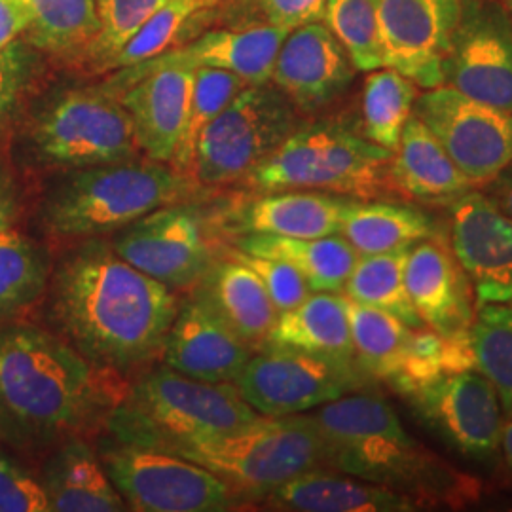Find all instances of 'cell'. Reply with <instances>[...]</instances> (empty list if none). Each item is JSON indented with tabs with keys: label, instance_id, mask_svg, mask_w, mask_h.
Returning a JSON list of instances; mask_svg holds the SVG:
<instances>
[{
	"label": "cell",
	"instance_id": "obj_1",
	"mask_svg": "<svg viewBox=\"0 0 512 512\" xmlns=\"http://www.w3.org/2000/svg\"><path fill=\"white\" fill-rule=\"evenodd\" d=\"M48 293L59 336L93 365L122 376L162 353L179 310L171 287L133 268L101 238L82 239L61 256Z\"/></svg>",
	"mask_w": 512,
	"mask_h": 512
},
{
	"label": "cell",
	"instance_id": "obj_2",
	"mask_svg": "<svg viewBox=\"0 0 512 512\" xmlns=\"http://www.w3.org/2000/svg\"><path fill=\"white\" fill-rule=\"evenodd\" d=\"M122 374L33 325L0 329V437L46 448L84 437L124 399Z\"/></svg>",
	"mask_w": 512,
	"mask_h": 512
},
{
	"label": "cell",
	"instance_id": "obj_3",
	"mask_svg": "<svg viewBox=\"0 0 512 512\" xmlns=\"http://www.w3.org/2000/svg\"><path fill=\"white\" fill-rule=\"evenodd\" d=\"M325 467L410 495L427 507H465L482 484L414 439L382 395L355 391L315 408Z\"/></svg>",
	"mask_w": 512,
	"mask_h": 512
},
{
	"label": "cell",
	"instance_id": "obj_4",
	"mask_svg": "<svg viewBox=\"0 0 512 512\" xmlns=\"http://www.w3.org/2000/svg\"><path fill=\"white\" fill-rule=\"evenodd\" d=\"M236 384H211L169 366L143 374L110 412L114 439L177 454L186 446L217 439L258 420Z\"/></svg>",
	"mask_w": 512,
	"mask_h": 512
},
{
	"label": "cell",
	"instance_id": "obj_5",
	"mask_svg": "<svg viewBox=\"0 0 512 512\" xmlns=\"http://www.w3.org/2000/svg\"><path fill=\"white\" fill-rule=\"evenodd\" d=\"M192 192L190 175L150 158L82 167L50 188L42 222L55 238H103Z\"/></svg>",
	"mask_w": 512,
	"mask_h": 512
},
{
	"label": "cell",
	"instance_id": "obj_6",
	"mask_svg": "<svg viewBox=\"0 0 512 512\" xmlns=\"http://www.w3.org/2000/svg\"><path fill=\"white\" fill-rule=\"evenodd\" d=\"M391 150L368 141L349 120L300 124L241 179L251 190H321L357 200L401 198L391 177Z\"/></svg>",
	"mask_w": 512,
	"mask_h": 512
},
{
	"label": "cell",
	"instance_id": "obj_7",
	"mask_svg": "<svg viewBox=\"0 0 512 512\" xmlns=\"http://www.w3.org/2000/svg\"><path fill=\"white\" fill-rule=\"evenodd\" d=\"M27 156L73 171L139 158L131 118L103 84H61L37 93L19 120Z\"/></svg>",
	"mask_w": 512,
	"mask_h": 512
},
{
	"label": "cell",
	"instance_id": "obj_8",
	"mask_svg": "<svg viewBox=\"0 0 512 512\" xmlns=\"http://www.w3.org/2000/svg\"><path fill=\"white\" fill-rule=\"evenodd\" d=\"M177 456L196 461L236 495L262 501L285 482L325 467L323 442L311 416H260L238 431L186 446Z\"/></svg>",
	"mask_w": 512,
	"mask_h": 512
},
{
	"label": "cell",
	"instance_id": "obj_9",
	"mask_svg": "<svg viewBox=\"0 0 512 512\" xmlns=\"http://www.w3.org/2000/svg\"><path fill=\"white\" fill-rule=\"evenodd\" d=\"M298 126L300 112L275 84H251L203 131L192 177L202 186L241 181Z\"/></svg>",
	"mask_w": 512,
	"mask_h": 512
},
{
	"label": "cell",
	"instance_id": "obj_10",
	"mask_svg": "<svg viewBox=\"0 0 512 512\" xmlns=\"http://www.w3.org/2000/svg\"><path fill=\"white\" fill-rule=\"evenodd\" d=\"M99 459L129 511L222 512L238 503L219 476L171 452L114 439Z\"/></svg>",
	"mask_w": 512,
	"mask_h": 512
},
{
	"label": "cell",
	"instance_id": "obj_11",
	"mask_svg": "<svg viewBox=\"0 0 512 512\" xmlns=\"http://www.w3.org/2000/svg\"><path fill=\"white\" fill-rule=\"evenodd\" d=\"M372 380L353 361L285 346H262L236 380L241 397L262 416H293L315 410Z\"/></svg>",
	"mask_w": 512,
	"mask_h": 512
},
{
	"label": "cell",
	"instance_id": "obj_12",
	"mask_svg": "<svg viewBox=\"0 0 512 512\" xmlns=\"http://www.w3.org/2000/svg\"><path fill=\"white\" fill-rule=\"evenodd\" d=\"M414 114L437 137L473 186L488 184L512 164V114L442 84L421 93Z\"/></svg>",
	"mask_w": 512,
	"mask_h": 512
},
{
	"label": "cell",
	"instance_id": "obj_13",
	"mask_svg": "<svg viewBox=\"0 0 512 512\" xmlns=\"http://www.w3.org/2000/svg\"><path fill=\"white\" fill-rule=\"evenodd\" d=\"M404 399L459 456L484 463L499 452L505 412L497 389L482 372L444 376Z\"/></svg>",
	"mask_w": 512,
	"mask_h": 512
},
{
	"label": "cell",
	"instance_id": "obj_14",
	"mask_svg": "<svg viewBox=\"0 0 512 512\" xmlns=\"http://www.w3.org/2000/svg\"><path fill=\"white\" fill-rule=\"evenodd\" d=\"M444 84L512 114V21L497 0H465Z\"/></svg>",
	"mask_w": 512,
	"mask_h": 512
},
{
	"label": "cell",
	"instance_id": "obj_15",
	"mask_svg": "<svg viewBox=\"0 0 512 512\" xmlns=\"http://www.w3.org/2000/svg\"><path fill=\"white\" fill-rule=\"evenodd\" d=\"M110 245L133 268L173 291L196 287L215 264L200 217L177 203L118 230Z\"/></svg>",
	"mask_w": 512,
	"mask_h": 512
},
{
	"label": "cell",
	"instance_id": "obj_16",
	"mask_svg": "<svg viewBox=\"0 0 512 512\" xmlns=\"http://www.w3.org/2000/svg\"><path fill=\"white\" fill-rule=\"evenodd\" d=\"M287 35V31L264 21L203 31L183 46L114 71L103 82V88L116 95L139 78L167 67H211L238 74L247 84H268L272 82L275 57Z\"/></svg>",
	"mask_w": 512,
	"mask_h": 512
},
{
	"label": "cell",
	"instance_id": "obj_17",
	"mask_svg": "<svg viewBox=\"0 0 512 512\" xmlns=\"http://www.w3.org/2000/svg\"><path fill=\"white\" fill-rule=\"evenodd\" d=\"M465 0H380L384 67L423 90L444 84V63Z\"/></svg>",
	"mask_w": 512,
	"mask_h": 512
},
{
	"label": "cell",
	"instance_id": "obj_18",
	"mask_svg": "<svg viewBox=\"0 0 512 512\" xmlns=\"http://www.w3.org/2000/svg\"><path fill=\"white\" fill-rule=\"evenodd\" d=\"M450 249L471 279L476 306L512 302V219L486 194L448 203Z\"/></svg>",
	"mask_w": 512,
	"mask_h": 512
},
{
	"label": "cell",
	"instance_id": "obj_19",
	"mask_svg": "<svg viewBox=\"0 0 512 512\" xmlns=\"http://www.w3.org/2000/svg\"><path fill=\"white\" fill-rule=\"evenodd\" d=\"M355 65L323 21L291 31L275 57L272 84L298 112L315 114L348 92Z\"/></svg>",
	"mask_w": 512,
	"mask_h": 512
},
{
	"label": "cell",
	"instance_id": "obj_20",
	"mask_svg": "<svg viewBox=\"0 0 512 512\" xmlns=\"http://www.w3.org/2000/svg\"><path fill=\"white\" fill-rule=\"evenodd\" d=\"M162 353L164 365L183 376L211 384H236L255 349L194 294L179 306Z\"/></svg>",
	"mask_w": 512,
	"mask_h": 512
},
{
	"label": "cell",
	"instance_id": "obj_21",
	"mask_svg": "<svg viewBox=\"0 0 512 512\" xmlns=\"http://www.w3.org/2000/svg\"><path fill=\"white\" fill-rule=\"evenodd\" d=\"M404 283L425 327L444 336L473 330L476 298L471 279L439 236L410 247Z\"/></svg>",
	"mask_w": 512,
	"mask_h": 512
},
{
	"label": "cell",
	"instance_id": "obj_22",
	"mask_svg": "<svg viewBox=\"0 0 512 512\" xmlns=\"http://www.w3.org/2000/svg\"><path fill=\"white\" fill-rule=\"evenodd\" d=\"M196 69L167 67L147 74L116 93L131 118L141 152L171 164L183 137Z\"/></svg>",
	"mask_w": 512,
	"mask_h": 512
},
{
	"label": "cell",
	"instance_id": "obj_23",
	"mask_svg": "<svg viewBox=\"0 0 512 512\" xmlns=\"http://www.w3.org/2000/svg\"><path fill=\"white\" fill-rule=\"evenodd\" d=\"M262 501L268 509L293 512H416L423 509L420 501L410 495L327 467L296 476Z\"/></svg>",
	"mask_w": 512,
	"mask_h": 512
},
{
	"label": "cell",
	"instance_id": "obj_24",
	"mask_svg": "<svg viewBox=\"0 0 512 512\" xmlns=\"http://www.w3.org/2000/svg\"><path fill=\"white\" fill-rule=\"evenodd\" d=\"M353 200L321 190L266 192L239 211V230L285 238L336 236Z\"/></svg>",
	"mask_w": 512,
	"mask_h": 512
},
{
	"label": "cell",
	"instance_id": "obj_25",
	"mask_svg": "<svg viewBox=\"0 0 512 512\" xmlns=\"http://www.w3.org/2000/svg\"><path fill=\"white\" fill-rule=\"evenodd\" d=\"M40 484L46 494L48 511H128L124 497L103 469L99 454L84 437L57 444L42 467Z\"/></svg>",
	"mask_w": 512,
	"mask_h": 512
},
{
	"label": "cell",
	"instance_id": "obj_26",
	"mask_svg": "<svg viewBox=\"0 0 512 512\" xmlns=\"http://www.w3.org/2000/svg\"><path fill=\"white\" fill-rule=\"evenodd\" d=\"M391 177L401 198L420 202L450 203L473 188L414 112L393 154Z\"/></svg>",
	"mask_w": 512,
	"mask_h": 512
},
{
	"label": "cell",
	"instance_id": "obj_27",
	"mask_svg": "<svg viewBox=\"0 0 512 512\" xmlns=\"http://www.w3.org/2000/svg\"><path fill=\"white\" fill-rule=\"evenodd\" d=\"M251 346L260 349L279 311L258 275L239 258L215 262L196 285V293Z\"/></svg>",
	"mask_w": 512,
	"mask_h": 512
},
{
	"label": "cell",
	"instance_id": "obj_28",
	"mask_svg": "<svg viewBox=\"0 0 512 512\" xmlns=\"http://www.w3.org/2000/svg\"><path fill=\"white\" fill-rule=\"evenodd\" d=\"M238 251L268 256L293 264L304 275L311 293H344L359 255L340 234L325 238H285L270 234H243Z\"/></svg>",
	"mask_w": 512,
	"mask_h": 512
},
{
	"label": "cell",
	"instance_id": "obj_29",
	"mask_svg": "<svg viewBox=\"0 0 512 512\" xmlns=\"http://www.w3.org/2000/svg\"><path fill=\"white\" fill-rule=\"evenodd\" d=\"M264 346H285L355 361L346 296L311 293L302 304L279 313Z\"/></svg>",
	"mask_w": 512,
	"mask_h": 512
},
{
	"label": "cell",
	"instance_id": "obj_30",
	"mask_svg": "<svg viewBox=\"0 0 512 512\" xmlns=\"http://www.w3.org/2000/svg\"><path fill=\"white\" fill-rule=\"evenodd\" d=\"M340 236L348 239L359 256L384 255L437 238L439 226L412 205L353 200L342 220Z\"/></svg>",
	"mask_w": 512,
	"mask_h": 512
},
{
	"label": "cell",
	"instance_id": "obj_31",
	"mask_svg": "<svg viewBox=\"0 0 512 512\" xmlns=\"http://www.w3.org/2000/svg\"><path fill=\"white\" fill-rule=\"evenodd\" d=\"M222 6L224 0H165L139 33L110 61L107 73L147 61L190 42L202 35L211 21L222 18Z\"/></svg>",
	"mask_w": 512,
	"mask_h": 512
},
{
	"label": "cell",
	"instance_id": "obj_32",
	"mask_svg": "<svg viewBox=\"0 0 512 512\" xmlns=\"http://www.w3.org/2000/svg\"><path fill=\"white\" fill-rule=\"evenodd\" d=\"M33 23L23 40L42 54L78 65L97 31L95 0H29Z\"/></svg>",
	"mask_w": 512,
	"mask_h": 512
},
{
	"label": "cell",
	"instance_id": "obj_33",
	"mask_svg": "<svg viewBox=\"0 0 512 512\" xmlns=\"http://www.w3.org/2000/svg\"><path fill=\"white\" fill-rule=\"evenodd\" d=\"M467 370H476L471 330L444 336L437 330L421 327L412 330L403 366L389 385L404 397L423 385Z\"/></svg>",
	"mask_w": 512,
	"mask_h": 512
},
{
	"label": "cell",
	"instance_id": "obj_34",
	"mask_svg": "<svg viewBox=\"0 0 512 512\" xmlns=\"http://www.w3.org/2000/svg\"><path fill=\"white\" fill-rule=\"evenodd\" d=\"M355 361L372 380L391 382L401 366L412 330L401 319L346 298Z\"/></svg>",
	"mask_w": 512,
	"mask_h": 512
},
{
	"label": "cell",
	"instance_id": "obj_35",
	"mask_svg": "<svg viewBox=\"0 0 512 512\" xmlns=\"http://www.w3.org/2000/svg\"><path fill=\"white\" fill-rule=\"evenodd\" d=\"M50 277L52 262L38 243L14 228L0 232V321L48 293Z\"/></svg>",
	"mask_w": 512,
	"mask_h": 512
},
{
	"label": "cell",
	"instance_id": "obj_36",
	"mask_svg": "<svg viewBox=\"0 0 512 512\" xmlns=\"http://www.w3.org/2000/svg\"><path fill=\"white\" fill-rule=\"evenodd\" d=\"M408 251L410 249H399L384 255L359 256L344 287V296L353 302L387 311L410 329H421L425 325L404 283Z\"/></svg>",
	"mask_w": 512,
	"mask_h": 512
},
{
	"label": "cell",
	"instance_id": "obj_37",
	"mask_svg": "<svg viewBox=\"0 0 512 512\" xmlns=\"http://www.w3.org/2000/svg\"><path fill=\"white\" fill-rule=\"evenodd\" d=\"M418 99L416 84L393 69H376L363 88V133L366 139L395 152Z\"/></svg>",
	"mask_w": 512,
	"mask_h": 512
},
{
	"label": "cell",
	"instance_id": "obj_38",
	"mask_svg": "<svg viewBox=\"0 0 512 512\" xmlns=\"http://www.w3.org/2000/svg\"><path fill=\"white\" fill-rule=\"evenodd\" d=\"M476 370L494 384L507 418L512 416V302L476 308L473 323Z\"/></svg>",
	"mask_w": 512,
	"mask_h": 512
},
{
	"label": "cell",
	"instance_id": "obj_39",
	"mask_svg": "<svg viewBox=\"0 0 512 512\" xmlns=\"http://www.w3.org/2000/svg\"><path fill=\"white\" fill-rule=\"evenodd\" d=\"M247 86L251 84H247L241 76L230 71L211 69V67L196 69L183 137L171 160V165L177 171H181L184 175L192 173L196 147L203 131Z\"/></svg>",
	"mask_w": 512,
	"mask_h": 512
},
{
	"label": "cell",
	"instance_id": "obj_40",
	"mask_svg": "<svg viewBox=\"0 0 512 512\" xmlns=\"http://www.w3.org/2000/svg\"><path fill=\"white\" fill-rule=\"evenodd\" d=\"M380 0H327L323 23L346 48L357 71L384 67Z\"/></svg>",
	"mask_w": 512,
	"mask_h": 512
},
{
	"label": "cell",
	"instance_id": "obj_41",
	"mask_svg": "<svg viewBox=\"0 0 512 512\" xmlns=\"http://www.w3.org/2000/svg\"><path fill=\"white\" fill-rule=\"evenodd\" d=\"M46 59L48 55L23 38L0 50V141L18 126L40 92L46 76Z\"/></svg>",
	"mask_w": 512,
	"mask_h": 512
},
{
	"label": "cell",
	"instance_id": "obj_42",
	"mask_svg": "<svg viewBox=\"0 0 512 512\" xmlns=\"http://www.w3.org/2000/svg\"><path fill=\"white\" fill-rule=\"evenodd\" d=\"M165 0H95L99 31L78 65L93 74H105L109 63Z\"/></svg>",
	"mask_w": 512,
	"mask_h": 512
},
{
	"label": "cell",
	"instance_id": "obj_43",
	"mask_svg": "<svg viewBox=\"0 0 512 512\" xmlns=\"http://www.w3.org/2000/svg\"><path fill=\"white\" fill-rule=\"evenodd\" d=\"M327 10V0H224L222 16L228 19L239 18L238 25L249 23L251 16L255 21H264L291 33L308 23L323 21Z\"/></svg>",
	"mask_w": 512,
	"mask_h": 512
},
{
	"label": "cell",
	"instance_id": "obj_44",
	"mask_svg": "<svg viewBox=\"0 0 512 512\" xmlns=\"http://www.w3.org/2000/svg\"><path fill=\"white\" fill-rule=\"evenodd\" d=\"M234 256L258 275L266 293L274 302L275 310L279 313L293 310L310 296L311 289L308 281L294 268L293 264L277 258H268V256L247 255L241 251Z\"/></svg>",
	"mask_w": 512,
	"mask_h": 512
},
{
	"label": "cell",
	"instance_id": "obj_45",
	"mask_svg": "<svg viewBox=\"0 0 512 512\" xmlns=\"http://www.w3.org/2000/svg\"><path fill=\"white\" fill-rule=\"evenodd\" d=\"M0 512H48L40 478L0 448Z\"/></svg>",
	"mask_w": 512,
	"mask_h": 512
},
{
	"label": "cell",
	"instance_id": "obj_46",
	"mask_svg": "<svg viewBox=\"0 0 512 512\" xmlns=\"http://www.w3.org/2000/svg\"><path fill=\"white\" fill-rule=\"evenodd\" d=\"M33 23L29 0H0V50L25 35Z\"/></svg>",
	"mask_w": 512,
	"mask_h": 512
},
{
	"label": "cell",
	"instance_id": "obj_47",
	"mask_svg": "<svg viewBox=\"0 0 512 512\" xmlns=\"http://www.w3.org/2000/svg\"><path fill=\"white\" fill-rule=\"evenodd\" d=\"M18 215V186L8 165L0 160V232L12 228Z\"/></svg>",
	"mask_w": 512,
	"mask_h": 512
},
{
	"label": "cell",
	"instance_id": "obj_48",
	"mask_svg": "<svg viewBox=\"0 0 512 512\" xmlns=\"http://www.w3.org/2000/svg\"><path fill=\"white\" fill-rule=\"evenodd\" d=\"M486 194L512 219V164L486 184Z\"/></svg>",
	"mask_w": 512,
	"mask_h": 512
},
{
	"label": "cell",
	"instance_id": "obj_49",
	"mask_svg": "<svg viewBox=\"0 0 512 512\" xmlns=\"http://www.w3.org/2000/svg\"><path fill=\"white\" fill-rule=\"evenodd\" d=\"M499 452H501V458H503V467H505L507 475L512 478V416L503 425Z\"/></svg>",
	"mask_w": 512,
	"mask_h": 512
},
{
	"label": "cell",
	"instance_id": "obj_50",
	"mask_svg": "<svg viewBox=\"0 0 512 512\" xmlns=\"http://www.w3.org/2000/svg\"><path fill=\"white\" fill-rule=\"evenodd\" d=\"M497 2L503 6V10L507 12V16H509L512 21V0H497Z\"/></svg>",
	"mask_w": 512,
	"mask_h": 512
}]
</instances>
